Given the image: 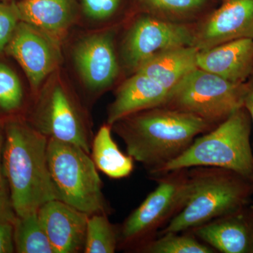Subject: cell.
Masks as SVG:
<instances>
[{
  "instance_id": "8fae6325",
  "label": "cell",
  "mask_w": 253,
  "mask_h": 253,
  "mask_svg": "<svg viewBox=\"0 0 253 253\" xmlns=\"http://www.w3.org/2000/svg\"><path fill=\"white\" fill-rule=\"evenodd\" d=\"M73 60L89 90L107 89L119 72L112 32H98L82 38L73 49Z\"/></svg>"
},
{
  "instance_id": "4fadbf2b",
  "label": "cell",
  "mask_w": 253,
  "mask_h": 253,
  "mask_svg": "<svg viewBox=\"0 0 253 253\" xmlns=\"http://www.w3.org/2000/svg\"><path fill=\"white\" fill-rule=\"evenodd\" d=\"M38 214L54 253L84 252L89 214L58 199L42 206Z\"/></svg>"
},
{
  "instance_id": "cb8c5ba5",
  "label": "cell",
  "mask_w": 253,
  "mask_h": 253,
  "mask_svg": "<svg viewBox=\"0 0 253 253\" xmlns=\"http://www.w3.org/2000/svg\"><path fill=\"white\" fill-rule=\"evenodd\" d=\"M4 131L0 129V222L14 224L16 215L7 179L5 176L1 161Z\"/></svg>"
},
{
  "instance_id": "d6986e66",
  "label": "cell",
  "mask_w": 253,
  "mask_h": 253,
  "mask_svg": "<svg viewBox=\"0 0 253 253\" xmlns=\"http://www.w3.org/2000/svg\"><path fill=\"white\" fill-rule=\"evenodd\" d=\"M109 124L100 127L91 142L90 156L95 166L111 179L129 176L134 169V159L123 154L111 134Z\"/></svg>"
},
{
  "instance_id": "5b68a950",
  "label": "cell",
  "mask_w": 253,
  "mask_h": 253,
  "mask_svg": "<svg viewBox=\"0 0 253 253\" xmlns=\"http://www.w3.org/2000/svg\"><path fill=\"white\" fill-rule=\"evenodd\" d=\"M47 163L58 200L89 215L107 214L102 181L90 154L76 145L49 139Z\"/></svg>"
},
{
  "instance_id": "ffe728a7",
  "label": "cell",
  "mask_w": 253,
  "mask_h": 253,
  "mask_svg": "<svg viewBox=\"0 0 253 253\" xmlns=\"http://www.w3.org/2000/svg\"><path fill=\"white\" fill-rule=\"evenodd\" d=\"M13 226L15 252L54 253L38 212L17 216Z\"/></svg>"
},
{
  "instance_id": "ac0fdd59",
  "label": "cell",
  "mask_w": 253,
  "mask_h": 253,
  "mask_svg": "<svg viewBox=\"0 0 253 253\" xmlns=\"http://www.w3.org/2000/svg\"><path fill=\"white\" fill-rule=\"evenodd\" d=\"M229 215L194 228V235L221 253L248 252L251 246L249 228L244 221Z\"/></svg>"
},
{
  "instance_id": "d4e9b609",
  "label": "cell",
  "mask_w": 253,
  "mask_h": 253,
  "mask_svg": "<svg viewBox=\"0 0 253 253\" xmlns=\"http://www.w3.org/2000/svg\"><path fill=\"white\" fill-rule=\"evenodd\" d=\"M20 21L16 3H0V54L4 52Z\"/></svg>"
},
{
  "instance_id": "484cf974",
  "label": "cell",
  "mask_w": 253,
  "mask_h": 253,
  "mask_svg": "<svg viewBox=\"0 0 253 253\" xmlns=\"http://www.w3.org/2000/svg\"><path fill=\"white\" fill-rule=\"evenodd\" d=\"M154 9L170 14H184L199 9L207 0H142Z\"/></svg>"
},
{
  "instance_id": "83f0119b",
  "label": "cell",
  "mask_w": 253,
  "mask_h": 253,
  "mask_svg": "<svg viewBox=\"0 0 253 253\" xmlns=\"http://www.w3.org/2000/svg\"><path fill=\"white\" fill-rule=\"evenodd\" d=\"M14 252V226L11 223L0 222V253Z\"/></svg>"
},
{
  "instance_id": "e0dca14e",
  "label": "cell",
  "mask_w": 253,
  "mask_h": 253,
  "mask_svg": "<svg viewBox=\"0 0 253 253\" xmlns=\"http://www.w3.org/2000/svg\"><path fill=\"white\" fill-rule=\"evenodd\" d=\"M199 52L194 46L166 50L141 63L135 73H142L172 92L186 76L198 68Z\"/></svg>"
},
{
  "instance_id": "4316f807",
  "label": "cell",
  "mask_w": 253,
  "mask_h": 253,
  "mask_svg": "<svg viewBox=\"0 0 253 253\" xmlns=\"http://www.w3.org/2000/svg\"><path fill=\"white\" fill-rule=\"evenodd\" d=\"M84 14L94 21H104L118 9L120 0H82Z\"/></svg>"
},
{
  "instance_id": "44dd1931",
  "label": "cell",
  "mask_w": 253,
  "mask_h": 253,
  "mask_svg": "<svg viewBox=\"0 0 253 253\" xmlns=\"http://www.w3.org/2000/svg\"><path fill=\"white\" fill-rule=\"evenodd\" d=\"M119 234L110 222L107 214L89 215L86 224L84 253H113L117 249Z\"/></svg>"
},
{
  "instance_id": "7a4b0ae2",
  "label": "cell",
  "mask_w": 253,
  "mask_h": 253,
  "mask_svg": "<svg viewBox=\"0 0 253 253\" xmlns=\"http://www.w3.org/2000/svg\"><path fill=\"white\" fill-rule=\"evenodd\" d=\"M3 131L1 161L16 215L38 212L57 199L48 168L49 139L20 118L5 122Z\"/></svg>"
},
{
  "instance_id": "30bf717a",
  "label": "cell",
  "mask_w": 253,
  "mask_h": 253,
  "mask_svg": "<svg viewBox=\"0 0 253 253\" xmlns=\"http://www.w3.org/2000/svg\"><path fill=\"white\" fill-rule=\"evenodd\" d=\"M194 34L182 25L152 17L141 18L133 24L125 39L123 59L135 72L141 63L162 51L193 46Z\"/></svg>"
},
{
  "instance_id": "603a6c76",
  "label": "cell",
  "mask_w": 253,
  "mask_h": 253,
  "mask_svg": "<svg viewBox=\"0 0 253 253\" xmlns=\"http://www.w3.org/2000/svg\"><path fill=\"white\" fill-rule=\"evenodd\" d=\"M22 85L17 75L7 65L0 62V111L13 113L23 104Z\"/></svg>"
},
{
  "instance_id": "f1b7e54d",
  "label": "cell",
  "mask_w": 253,
  "mask_h": 253,
  "mask_svg": "<svg viewBox=\"0 0 253 253\" xmlns=\"http://www.w3.org/2000/svg\"><path fill=\"white\" fill-rule=\"evenodd\" d=\"M244 108L249 113L253 125V84H249V89L245 96Z\"/></svg>"
},
{
  "instance_id": "7402d4cb",
  "label": "cell",
  "mask_w": 253,
  "mask_h": 253,
  "mask_svg": "<svg viewBox=\"0 0 253 253\" xmlns=\"http://www.w3.org/2000/svg\"><path fill=\"white\" fill-rule=\"evenodd\" d=\"M161 239L151 241L141 251L151 253H213V249L199 242L193 236L179 233L163 234Z\"/></svg>"
},
{
  "instance_id": "ba28073f",
  "label": "cell",
  "mask_w": 253,
  "mask_h": 253,
  "mask_svg": "<svg viewBox=\"0 0 253 253\" xmlns=\"http://www.w3.org/2000/svg\"><path fill=\"white\" fill-rule=\"evenodd\" d=\"M186 169L166 174L156 189L126 218L119 232L121 244L129 246L146 241L180 211L189 191V173Z\"/></svg>"
},
{
  "instance_id": "2e32d148",
  "label": "cell",
  "mask_w": 253,
  "mask_h": 253,
  "mask_svg": "<svg viewBox=\"0 0 253 253\" xmlns=\"http://www.w3.org/2000/svg\"><path fill=\"white\" fill-rule=\"evenodd\" d=\"M16 6L20 21L35 26L59 42L74 19L71 0H21Z\"/></svg>"
},
{
  "instance_id": "52a82bcc",
  "label": "cell",
  "mask_w": 253,
  "mask_h": 253,
  "mask_svg": "<svg viewBox=\"0 0 253 253\" xmlns=\"http://www.w3.org/2000/svg\"><path fill=\"white\" fill-rule=\"evenodd\" d=\"M28 122L48 139L76 145L90 154L94 136L85 113L61 82H51L38 94Z\"/></svg>"
},
{
  "instance_id": "7c38bea8",
  "label": "cell",
  "mask_w": 253,
  "mask_h": 253,
  "mask_svg": "<svg viewBox=\"0 0 253 253\" xmlns=\"http://www.w3.org/2000/svg\"><path fill=\"white\" fill-rule=\"evenodd\" d=\"M253 39V0H226L194 34L199 51L236 40Z\"/></svg>"
},
{
  "instance_id": "9c48e42d",
  "label": "cell",
  "mask_w": 253,
  "mask_h": 253,
  "mask_svg": "<svg viewBox=\"0 0 253 253\" xmlns=\"http://www.w3.org/2000/svg\"><path fill=\"white\" fill-rule=\"evenodd\" d=\"M5 52L23 68L35 94L61 61L60 42L23 21L18 23Z\"/></svg>"
},
{
  "instance_id": "9a60e30c",
  "label": "cell",
  "mask_w": 253,
  "mask_h": 253,
  "mask_svg": "<svg viewBox=\"0 0 253 253\" xmlns=\"http://www.w3.org/2000/svg\"><path fill=\"white\" fill-rule=\"evenodd\" d=\"M170 94V91L154 80L136 72L116 91L108 111L107 124L112 126L132 113L164 106Z\"/></svg>"
},
{
  "instance_id": "3957f363",
  "label": "cell",
  "mask_w": 253,
  "mask_h": 253,
  "mask_svg": "<svg viewBox=\"0 0 253 253\" xmlns=\"http://www.w3.org/2000/svg\"><path fill=\"white\" fill-rule=\"evenodd\" d=\"M251 132V118L247 111L241 108L212 130L196 137L183 154L155 174H166L189 168L212 167L251 177L253 176Z\"/></svg>"
},
{
  "instance_id": "5bb4252c",
  "label": "cell",
  "mask_w": 253,
  "mask_h": 253,
  "mask_svg": "<svg viewBox=\"0 0 253 253\" xmlns=\"http://www.w3.org/2000/svg\"><path fill=\"white\" fill-rule=\"evenodd\" d=\"M198 68L234 83H245L253 69V39L244 38L199 51Z\"/></svg>"
},
{
  "instance_id": "f546056e",
  "label": "cell",
  "mask_w": 253,
  "mask_h": 253,
  "mask_svg": "<svg viewBox=\"0 0 253 253\" xmlns=\"http://www.w3.org/2000/svg\"><path fill=\"white\" fill-rule=\"evenodd\" d=\"M3 126H4V125L1 124V123L0 122V129H2Z\"/></svg>"
},
{
  "instance_id": "277c9868",
  "label": "cell",
  "mask_w": 253,
  "mask_h": 253,
  "mask_svg": "<svg viewBox=\"0 0 253 253\" xmlns=\"http://www.w3.org/2000/svg\"><path fill=\"white\" fill-rule=\"evenodd\" d=\"M221 168L197 167L189 173V194L184 206L161 231L180 233L233 214L244 203L246 189Z\"/></svg>"
},
{
  "instance_id": "8992f818",
  "label": "cell",
  "mask_w": 253,
  "mask_h": 253,
  "mask_svg": "<svg viewBox=\"0 0 253 253\" xmlns=\"http://www.w3.org/2000/svg\"><path fill=\"white\" fill-rule=\"evenodd\" d=\"M249 86L197 68L173 89L163 106L191 113L213 125L244 107Z\"/></svg>"
},
{
  "instance_id": "6da1fadb",
  "label": "cell",
  "mask_w": 253,
  "mask_h": 253,
  "mask_svg": "<svg viewBox=\"0 0 253 253\" xmlns=\"http://www.w3.org/2000/svg\"><path fill=\"white\" fill-rule=\"evenodd\" d=\"M212 126L191 113L158 106L126 116L111 126L128 155L155 174Z\"/></svg>"
}]
</instances>
